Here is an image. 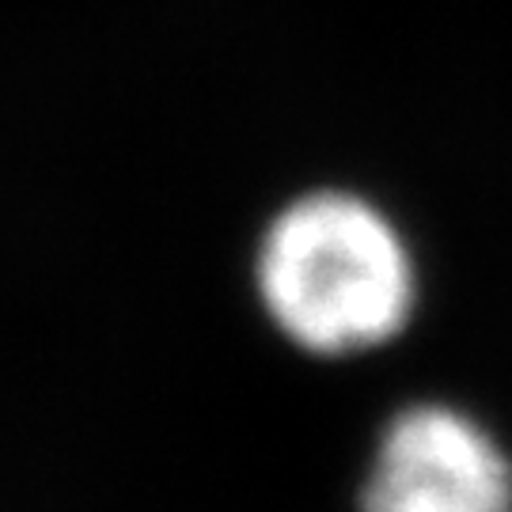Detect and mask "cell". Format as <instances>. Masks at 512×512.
Masks as SVG:
<instances>
[{
  "instance_id": "6da1fadb",
  "label": "cell",
  "mask_w": 512,
  "mask_h": 512,
  "mask_svg": "<svg viewBox=\"0 0 512 512\" xmlns=\"http://www.w3.org/2000/svg\"><path fill=\"white\" fill-rule=\"evenodd\" d=\"M255 277L277 330L319 357L399 338L418 300L414 258L395 224L338 190L300 198L266 228Z\"/></svg>"
},
{
  "instance_id": "7a4b0ae2",
  "label": "cell",
  "mask_w": 512,
  "mask_h": 512,
  "mask_svg": "<svg viewBox=\"0 0 512 512\" xmlns=\"http://www.w3.org/2000/svg\"><path fill=\"white\" fill-rule=\"evenodd\" d=\"M361 512H512V456L448 403H414L384 425Z\"/></svg>"
}]
</instances>
